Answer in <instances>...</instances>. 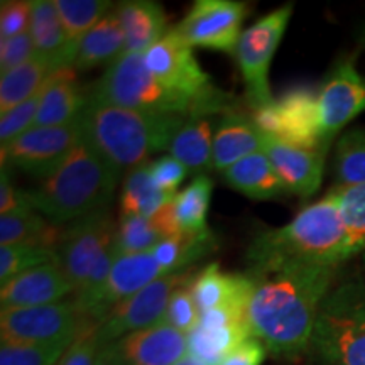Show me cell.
<instances>
[{
    "mask_svg": "<svg viewBox=\"0 0 365 365\" xmlns=\"http://www.w3.org/2000/svg\"><path fill=\"white\" fill-rule=\"evenodd\" d=\"M339 267L294 266L252 277L249 303L252 336L274 357L296 359L308 352L319 308L331 291Z\"/></svg>",
    "mask_w": 365,
    "mask_h": 365,
    "instance_id": "6da1fadb",
    "label": "cell"
},
{
    "mask_svg": "<svg viewBox=\"0 0 365 365\" xmlns=\"http://www.w3.org/2000/svg\"><path fill=\"white\" fill-rule=\"evenodd\" d=\"M349 237L336 198L309 205L289 223L259 232L247 249L250 276H261L294 266L340 267L349 261Z\"/></svg>",
    "mask_w": 365,
    "mask_h": 365,
    "instance_id": "7a4b0ae2",
    "label": "cell"
},
{
    "mask_svg": "<svg viewBox=\"0 0 365 365\" xmlns=\"http://www.w3.org/2000/svg\"><path fill=\"white\" fill-rule=\"evenodd\" d=\"M188 115H158L86 100L78 122L81 137L118 171L134 170L150 154L170 149Z\"/></svg>",
    "mask_w": 365,
    "mask_h": 365,
    "instance_id": "3957f363",
    "label": "cell"
},
{
    "mask_svg": "<svg viewBox=\"0 0 365 365\" xmlns=\"http://www.w3.org/2000/svg\"><path fill=\"white\" fill-rule=\"evenodd\" d=\"M120 171L81 140L53 175L27 191L36 212L54 225L73 223L100 210H108Z\"/></svg>",
    "mask_w": 365,
    "mask_h": 365,
    "instance_id": "277c9868",
    "label": "cell"
},
{
    "mask_svg": "<svg viewBox=\"0 0 365 365\" xmlns=\"http://www.w3.org/2000/svg\"><path fill=\"white\" fill-rule=\"evenodd\" d=\"M308 352L318 365H365V281L331 287L319 308Z\"/></svg>",
    "mask_w": 365,
    "mask_h": 365,
    "instance_id": "5b68a950",
    "label": "cell"
},
{
    "mask_svg": "<svg viewBox=\"0 0 365 365\" xmlns=\"http://www.w3.org/2000/svg\"><path fill=\"white\" fill-rule=\"evenodd\" d=\"M88 98L158 115H190L193 110L225 113L218 108L200 105L188 95L168 88L148 70L140 53H124L108 65L102 78L91 85Z\"/></svg>",
    "mask_w": 365,
    "mask_h": 365,
    "instance_id": "8992f818",
    "label": "cell"
},
{
    "mask_svg": "<svg viewBox=\"0 0 365 365\" xmlns=\"http://www.w3.org/2000/svg\"><path fill=\"white\" fill-rule=\"evenodd\" d=\"M148 70L168 88L188 95L195 102L218 110H232L234 102L212 83L208 73L200 66L193 46L182 38L178 26L143 53Z\"/></svg>",
    "mask_w": 365,
    "mask_h": 365,
    "instance_id": "52a82bcc",
    "label": "cell"
},
{
    "mask_svg": "<svg viewBox=\"0 0 365 365\" xmlns=\"http://www.w3.org/2000/svg\"><path fill=\"white\" fill-rule=\"evenodd\" d=\"M293 16V4L277 7L240 34L235 48L237 65L245 85L247 102L254 110L267 107L274 100L269 86V68L286 27Z\"/></svg>",
    "mask_w": 365,
    "mask_h": 365,
    "instance_id": "ba28073f",
    "label": "cell"
},
{
    "mask_svg": "<svg viewBox=\"0 0 365 365\" xmlns=\"http://www.w3.org/2000/svg\"><path fill=\"white\" fill-rule=\"evenodd\" d=\"M195 269L170 274L161 279L150 282L144 289L120 301L110 313L105 317L97 327V336L100 346L115 344L130 333L145 330V328L158 325L166 317L168 304L181 287L190 286L196 277Z\"/></svg>",
    "mask_w": 365,
    "mask_h": 365,
    "instance_id": "9c48e42d",
    "label": "cell"
},
{
    "mask_svg": "<svg viewBox=\"0 0 365 365\" xmlns=\"http://www.w3.org/2000/svg\"><path fill=\"white\" fill-rule=\"evenodd\" d=\"M264 134L304 149H330L323 143L318 95L307 86L287 90L267 107L254 113Z\"/></svg>",
    "mask_w": 365,
    "mask_h": 365,
    "instance_id": "30bf717a",
    "label": "cell"
},
{
    "mask_svg": "<svg viewBox=\"0 0 365 365\" xmlns=\"http://www.w3.org/2000/svg\"><path fill=\"white\" fill-rule=\"evenodd\" d=\"M88 323L91 319L80 313L75 301H59L44 307L2 309L0 335L2 340L17 344H54L76 340Z\"/></svg>",
    "mask_w": 365,
    "mask_h": 365,
    "instance_id": "8fae6325",
    "label": "cell"
},
{
    "mask_svg": "<svg viewBox=\"0 0 365 365\" xmlns=\"http://www.w3.org/2000/svg\"><path fill=\"white\" fill-rule=\"evenodd\" d=\"M81 140L78 118L68 125L33 127L2 145V168H19L38 178H48Z\"/></svg>",
    "mask_w": 365,
    "mask_h": 365,
    "instance_id": "7c38bea8",
    "label": "cell"
},
{
    "mask_svg": "<svg viewBox=\"0 0 365 365\" xmlns=\"http://www.w3.org/2000/svg\"><path fill=\"white\" fill-rule=\"evenodd\" d=\"M115 232L117 223H113L108 210L91 213L65 228L56 249L58 264L76 293L85 284L100 255L115 239Z\"/></svg>",
    "mask_w": 365,
    "mask_h": 365,
    "instance_id": "4fadbf2b",
    "label": "cell"
},
{
    "mask_svg": "<svg viewBox=\"0 0 365 365\" xmlns=\"http://www.w3.org/2000/svg\"><path fill=\"white\" fill-rule=\"evenodd\" d=\"M249 4L237 0H198L178 24V29L196 48L235 54L240 29L249 16Z\"/></svg>",
    "mask_w": 365,
    "mask_h": 365,
    "instance_id": "5bb4252c",
    "label": "cell"
},
{
    "mask_svg": "<svg viewBox=\"0 0 365 365\" xmlns=\"http://www.w3.org/2000/svg\"><path fill=\"white\" fill-rule=\"evenodd\" d=\"M323 143L330 148L335 135L365 110V78L354 58L336 63L318 93Z\"/></svg>",
    "mask_w": 365,
    "mask_h": 365,
    "instance_id": "9a60e30c",
    "label": "cell"
},
{
    "mask_svg": "<svg viewBox=\"0 0 365 365\" xmlns=\"http://www.w3.org/2000/svg\"><path fill=\"white\" fill-rule=\"evenodd\" d=\"M264 153L284 182L287 193L309 198L322 186L328 149H304L264 134Z\"/></svg>",
    "mask_w": 365,
    "mask_h": 365,
    "instance_id": "2e32d148",
    "label": "cell"
},
{
    "mask_svg": "<svg viewBox=\"0 0 365 365\" xmlns=\"http://www.w3.org/2000/svg\"><path fill=\"white\" fill-rule=\"evenodd\" d=\"M110 345L124 365H175L188 355V335L166 322L130 333Z\"/></svg>",
    "mask_w": 365,
    "mask_h": 365,
    "instance_id": "e0dca14e",
    "label": "cell"
},
{
    "mask_svg": "<svg viewBox=\"0 0 365 365\" xmlns=\"http://www.w3.org/2000/svg\"><path fill=\"white\" fill-rule=\"evenodd\" d=\"M164 276H170V272L158 262L150 250L143 254L120 255L113 264L107 286L100 293L88 318L98 325L120 301L127 299L137 291L144 289L150 282L161 279Z\"/></svg>",
    "mask_w": 365,
    "mask_h": 365,
    "instance_id": "ac0fdd59",
    "label": "cell"
},
{
    "mask_svg": "<svg viewBox=\"0 0 365 365\" xmlns=\"http://www.w3.org/2000/svg\"><path fill=\"white\" fill-rule=\"evenodd\" d=\"M254 286L255 282L247 272H222L220 266L213 262L196 274L190 284V291L198 304L200 313L210 309H230L235 313L249 314Z\"/></svg>",
    "mask_w": 365,
    "mask_h": 365,
    "instance_id": "d6986e66",
    "label": "cell"
},
{
    "mask_svg": "<svg viewBox=\"0 0 365 365\" xmlns=\"http://www.w3.org/2000/svg\"><path fill=\"white\" fill-rule=\"evenodd\" d=\"M73 286L58 262L44 264L14 277L0 289L2 309L34 308L59 303L71 293Z\"/></svg>",
    "mask_w": 365,
    "mask_h": 365,
    "instance_id": "ffe728a7",
    "label": "cell"
},
{
    "mask_svg": "<svg viewBox=\"0 0 365 365\" xmlns=\"http://www.w3.org/2000/svg\"><path fill=\"white\" fill-rule=\"evenodd\" d=\"M36 54L43 58L53 71L73 68L78 44L68 38L54 0H34L31 2V27Z\"/></svg>",
    "mask_w": 365,
    "mask_h": 365,
    "instance_id": "44dd1931",
    "label": "cell"
},
{
    "mask_svg": "<svg viewBox=\"0 0 365 365\" xmlns=\"http://www.w3.org/2000/svg\"><path fill=\"white\" fill-rule=\"evenodd\" d=\"M88 93H85L75 68L54 71L41 90V103L34 127H59L75 122L83 112Z\"/></svg>",
    "mask_w": 365,
    "mask_h": 365,
    "instance_id": "7402d4cb",
    "label": "cell"
},
{
    "mask_svg": "<svg viewBox=\"0 0 365 365\" xmlns=\"http://www.w3.org/2000/svg\"><path fill=\"white\" fill-rule=\"evenodd\" d=\"M222 115L213 110H193L173 135L168 150L188 171H207L213 168V137Z\"/></svg>",
    "mask_w": 365,
    "mask_h": 365,
    "instance_id": "603a6c76",
    "label": "cell"
},
{
    "mask_svg": "<svg viewBox=\"0 0 365 365\" xmlns=\"http://www.w3.org/2000/svg\"><path fill=\"white\" fill-rule=\"evenodd\" d=\"M181 232L176 218L175 200H171L153 217L120 215L117 223L115 245L120 255L143 254Z\"/></svg>",
    "mask_w": 365,
    "mask_h": 365,
    "instance_id": "cb8c5ba5",
    "label": "cell"
},
{
    "mask_svg": "<svg viewBox=\"0 0 365 365\" xmlns=\"http://www.w3.org/2000/svg\"><path fill=\"white\" fill-rule=\"evenodd\" d=\"M264 150V132L254 118L228 110L218 122L213 137V170L227 171L240 159Z\"/></svg>",
    "mask_w": 365,
    "mask_h": 365,
    "instance_id": "d4e9b609",
    "label": "cell"
},
{
    "mask_svg": "<svg viewBox=\"0 0 365 365\" xmlns=\"http://www.w3.org/2000/svg\"><path fill=\"white\" fill-rule=\"evenodd\" d=\"M117 14L124 31V53L143 54L168 33V16L159 2L127 0L118 4Z\"/></svg>",
    "mask_w": 365,
    "mask_h": 365,
    "instance_id": "484cf974",
    "label": "cell"
},
{
    "mask_svg": "<svg viewBox=\"0 0 365 365\" xmlns=\"http://www.w3.org/2000/svg\"><path fill=\"white\" fill-rule=\"evenodd\" d=\"M125 39L118 19L117 7H112L98 24L80 39L73 68L80 71L91 70L102 65H112L117 58L124 54Z\"/></svg>",
    "mask_w": 365,
    "mask_h": 365,
    "instance_id": "4316f807",
    "label": "cell"
},
{
    "mask_svg": "<svg viewBox=\"0 0 365 365\" xmlns=\"http://www.w3.org/2000/svg\"><path fill=\"white\" fill-rule=\"evenodd\" d=\"M227 185L254 200H274L287 193L266 153L250 154L223 171Z\"/></svg>",
    "mask_w": 365,
    "mask_h": 365,
    "instance_id": "83f0119b",
    "label": "cell"
},
{
    "mask_svg": "<svg viewBox=\"0 0 365 365\" xmlns=\"http://www.w3.org/2000/svg\"><path fill=\"white\" fill-rule=\"evenodd\" d=\"M252 336L249 323L228 327L198 325L188 335V354L208 365H218L242 341Z\"/></svg>",
    "mask_w": 365,
    "mask_h": 365,
    "instance_id": "f1b7e54d",
    "label": "cell"
},
{
    "mask_svg": "<svg viewBox=\"0 0 365 365\" xmlns=\"http://www.w3.org/2000/svg\"><path fill=\"white\" fill-rule=\"evenodd\" d=\"M53 73V68L38 54L24 65L2 73L0 76V110L2 113L38 95Z\"/></svg>",
    "mask_w": 365,
    "mask_h": 365,
    "instance_id": "f546056e",
    "label": "cell"
},
{
    "mask_svg": "<svg viewBox=\"0 0 365 365\" xmlns=\"http://www.w3.org/2000/svg\"><path fill=\"white\" fill-rule=\"evenodd\" d=\"M176 195H168L158 188L150 175L149 164H140L129 171L120 195L122 215L153 217L164 205L175 200Z\"/></svg>",
    "mask_w": 365,
    "mask_h": 365,
    "instance_id": "4dcf8cb0",
    "label": "cell"
},
{
    "mask_svg": "<svg viewBox=\"0 0 365 365\" xmlns=\"http://www.w3.org/2000/svg\"><path fill=\"white\" fill-rule=\"evenodd\" d=\"M213 182L205 175H198L176 195L175 208L176 218L182 232H203L208 230L207 213L212 200Z\"/></svg>",
    "mask_w": 365,
    "mask_h": 365,
    "instance_id": "1f68e13d",
    "label": "cell"
},
{
    "mask_svg": "<svg viewBox=\"0 0 365 365\" xmlns=\"http://www.w3.org/2000/svg\"><path fill=\"white\" fill-rule=\"evenodd\" d=\"M330 193L339 203L341 220L349 237V259L365 252V182L355 186H335Z\"/></svg>",
    "mask_w": 365,
    "mask_h": 365,
    "instance_id": "d6a6232c",
    "label": "cell"
},
{
    "mask_svg": "<svg viewBox=\"0 0 365 365\" xmlns=\"http://www.w3.org/2000/svg\"><path fill=\"white\" fill-rule=\"evenodd\" d=\"M336 186L365 182V129H354L340 137L333 159Z\"/></svg>",
    "mask_w": 365,
    "mask_h": 365,
    "instance_id": "836d02e7",
    "label": "cell"
},
{
    "mask_svg": "<svg viewBox=\"0 0 365 365\" xmlns=\"http://www.w3.org/2000/svg\"><path fill=\"white\" fill-rule=\"evenodd\" d=\"M68 38L80 44V39L112 9L105 0H54Z\"/></svg>",
    "mask_w": 365,
    "mask_h": 365,
    "instance_id": "e575fe53",
    "label": "cell"
},
{
    "mask_svg": "<svg viewBox=\"0 0 365 365\" xmlns=\"http://www.w3.org/2000/svg\"><path fill=\"white\" fill-rule=\"evenodd\" d=\"M58 262L56 249L43 245H7L0 247V284L44 264Z\"/></svg>",
    "mask_w": 365,
    "mask_h": 365,
    "instance_id": "d590c367",
    "label": "cell"
},
{
    "mask_svg": "<svg viewBox=\"0 0 365 365\" xmlns=\"http://www.w3.org/2000/svg\"><path fill=\"white\" fill-rule=\"evenodd\" d=\"M75 340L54 344H17L2 340L0 365H58Z\"/></svg>",
    "mask_w": 365,
    "mask_h": 365,
    "instance_id": "8d00e7d4",
    "label": "cell"
},
{
    "mask_svg": "<svg viewBox=\"0 0 365 365\" xmlns=\"http://www.w3.org/2000/svg\"><path fill=\"white\" fill-rule=\"evenodd\" d=\"M43 90V88H41ZM41 103V91L27 102L17 105L0 117V145H7L14 139L34 127Z\"/></svg>",
    "mask_w": 365,
    "mask_h": 365,
    "instance_id": "74e56055",
    "label": "cell"
},
{
    "mask_svg": "<svg viewBox=\"0 0 365 365\" xmlns=\"http://www.w3.org/2000/svg\"><path fill=\"white\" fill-rule=\"evenodd\" d=\"M200 317H202V313H200L198 304L191 294L190 286H185L173 294L163 322L170 323L176 330L190 335L200 325Z\"/></svg>",
    "mask_w": 365,
    "mask_h": 365,
    "instance_id": "f35d334b",
    "label": "cell"
},
{
    "mask_svg": "<svg viewBox=\"0 0 365 365\" xmlns=\"http://www.w3.org/2000/svg\"><path fill=\"white\" fill-rule=\"evenodd\" d=\"M97 323H88L83 331L76 336L58 365H95L100 352V341L97 336Z\"/></svg>",
    "mask_w": 365,
    "mask_h": 365,
    "instance_id": "ab89813d",
    "label": "cell"
},
{
    "mask_svg": "<svg viewBox=\"0 0 365 365\" xmlns=\"http://www.w3.org/2000/svg\"><path fill=\"white\" fill-rule=\"evenodd\" d=\"M31 2L26 0H4L0 9V38L11 39L29 33Z\"/></svg>",
    "mask_w": 365,
    "mask_h": 365,
    "instance_id": "60d3db41",
    "label": "cell"
},
{
    "mask_svg": "<svg viewBox=\"0 0 365 365\" xmlns=\"http://www.w3.org/2000/svg\"><path fill=\"white\" fill-rule=\"evenodd\" d=\"M36 56V48L29 33L11 39H0V71L7 73L24 65Z\"/></svg>",
    "mask_w": 365,
    "mask_h": 365,
    "instance_id": "b9f144b4",
    "label": "cell"
},
{
    "mask_svg": "<svg viewBox=\"0 0 365 365\" xmlns=\"http://www.w3.org/2000/svg\"><path fill=\"white\" fill-rule=\"evenodd\" d=\"M149 166L150 175H153V180L158 185V188L168 195H176V188L188 175V168L173 156L159 158L154 163H150Z\"/></svg>",
    "mask_w": 365,
    "mask_h": 365,
    "instance_id": "7bdbcfd3",
    "label": "cell"
},
{
    "mask_svg": "<svg viewBox=\"0 0 365 365\" xmlns=\"http://www.w3.org/2000/svg\"><path fill=\"white\" fill-rule=\"evenodd\" d=\"M34 210L29 202L27 191L17 190L14 181L9 176L7 168L0 171V215H11V213H21Z\"/></svg>",
    "mask_w": 365,
    "mask_h": 365,
    "instance_id": "ee69618b",
    "label": "cell"
},
{
    "mask_svg": "<svg viewBox=\"0 0 365 365\" xmlns=\"http://www.w3.org/2000/svg\"><path fill=\"white\" fill-rule=\"evenodd\" d=\"M267 354L266 345L255 336H250L232 350L218 365H262Z\"/></svg>",
    "mask_w": 365,
    "mask_h": 365,
    "instance_id": "f6af8a7d",
    "label": "cell"
},
{
    "mask_svg": "<svg viewBox=\"0 0 365 365\" xmlns=\"http://www.w3.org/2000/svg\"><path fill=\"white\" fill-rule=\"evenodd\" d=\"M95 365H124V364H122L120 359L117 357L115 350H113L112 345H105V346H100L97 364Z\"/></svg>",
    "mask_w": 365,
    "mask_h": 365,
    "instance_id": "bcb514c9",
    "label": "cell"
},
{
    "mask_svg": "<svg viewBox=\"0 0 365 365\" xmlns=\"http://www.w3.org/2000/svg\"><path fill=\"white\" fill-rule=\"evenodd\" d=\"M175 365H208V364H205L203 360H200V359H196V357H193V355H186V357H182L180 362H176Z\"/></svg>",
    "mask_w": 365,
    "mask_h": 365,
    "instance_id": "7dc6e473",
    "label": "cell"
},
{
    "mask_svg": "<svg viewBox=\"0 0 365 365\" xmlns=\"http://www.w3.org/2000/svg\"><path fill=\"white\" fill-rule=\"evenodd\" d=\"M360 41H362V44H364V48H365V27L362 29V33H360Z\"/></svg>",
    "mask_w": 365,
    "mask_h": 365,
    "instance_id": "c3c4849f",
    "label": "cell"
}]
</instances>
